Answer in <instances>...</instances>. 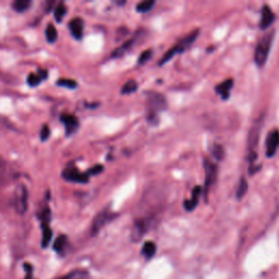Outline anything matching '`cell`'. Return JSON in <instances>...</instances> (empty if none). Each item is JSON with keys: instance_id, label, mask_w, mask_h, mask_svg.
<instances>
[{"instance_id": "obj_1", "label": "cell", "mask_w": 279, "mask_h": 279, "mask_svg": "<svg viewBox=\"0 0 279 279\" xmlns=\"http://www.w3.org/2000/svg\"><path fill=\"white\" fill-rule=\"evenodd\" d=\"M147 107V120L153 126H157L159 118L158 112L167 108V100L161 93L149 92L146 101Z\"/></svg>"}, {"instance_id": "obj_2", "label": "cell", "mask_w": 279, "mask_h": 279, "mask_svg": "<svg viewBox=\"0 0 279 279\" xmlns=\"http://www.w3.org/2000/svg\"><path fill=\"white\" fill-rule=\"evenodd\" d=\"M199 34H200V30L196 29V30H193L192 32H190L189 34L185 35L183 38L180 39L173 48H170L167 53L163 56V58H161V60H159L158 65L163 66L165 64H167L168 61L172 60L175 55L183 53V51L185 49H188L190 46L192 45L194 40L199 37Z\"/></svg>"}, {"instance_id": "obj_3", "label": "cell", "mask_w": 279, "mask_h": 279, "mask_svg": "<svg viewBox=\"0 0 279 279\" xmlns=\"http://www.w3.org/2000/svg\"><path fill=\"white\" fill-rule=\"evenodd\" d=\"M274 34H275V31H271L266 35L263 36V38L258 42L255 53H254V61L257 67L263 68L265 66L268 55H270V51L273 45L274 40Z\"/></svg>"}, {"instance_id": "obj_4", "label": "cell", "mask_w": 279, "mask_h": 279, "mask_svg": "<svg viewBox=\"0 0 279 279\" xmlns=\"http://www.w3.org/2000/svg\"><path fill=\"white\" fill-rule=\"evenodd\" d=\"M203 164H204V170H205V185H204L203 192L206 195V199H208L209 191L211 185H213L217 180V175H218V168H217V165L211 162L209 158H204Z\"/></svg>"}, {"instance_id": "obj_5", "label": "cell", "mask_w": 279, "mask_h": 279, "mask_svg": "<svg viewBox=\"0 0 279 279\" xmlns=\"http://www.w3.org/2000/svg\"><path fill=\"white\" fill-rule=\"evenodd\" d=\"M113 218V214L109 209H103L102 211H100L96 216L94 220L92 223V227H91V234L93 236L97 235L104 227L109 223V221Z\"/></svg>"}, {"instance_id": "obj_6", "label": "cell", "mask_w": 279, "mask_h": 279, "mask_svg": "<svg viewBox=\"0 0 279 279\" xmlns=\"http://www.w3.org/2000/svg\"><path fill=\"white\" fill-rule=\"evenodd\" d=\"M152 225V218L151 217H145V218H141L136 220V223L133 225L132 232H131V238L132 241H140L141 238L146 234L149 227Z\"/></svg>"}, {"instance_id": "obj_7", "label": "cell", "mask_w": 279, "mask_h": 279, "mask_svg": "<svg viewBox=\"0 0 279 279\" xmlns=\"http://www.w3.org/2000/svg\"><path fill=\"white\" fill-rule=\"evenodd\" d=\"M14 203L18 213L24 214L28 210V189L24 185H20L15 190Z\"/></svg>"}, {"instance_id": "obj_8", "label": "cell", "mask_w": 279, "mask_h": 279, "mask_svg": "<svg viewBox=\"0 0 279 279\" xmlns=\"http://www.w3.org/2000/svg\"><path fill=\"white\" fill-rule=\"evenodd\" d=\"M63 177L68 180V181H72V182H77V183H86L89 181L90 175L87 174V173L83 174L77 170L75 167H67L64 173H63Z\"/></svg>"}, {"instance_id": "obj_9", "label": "cell", "mask_w": 279, "mask_h": 279, "mask_svg": "<svg viewBox=\"0 0 279 279\" xmlns=\"http://www.w3.org/2000/svg\"><path fill=\"white\" fill-rule=\"evenodd\" d=\"M263 118H264V116H261L260 119H257L251 128L249 134V152H256L255 147L258 144V139H260L261 129L263 126Z\"/></svg>"}, {"instance_id": "obj_10", "label": "cell", "mask_w": 279, "mask_h": 279, "mask_svg": "<svg viewBox=\"0 0 279 279\" xmlns=\"http://www.w3.org/2000/svg\"><path fill=\"white\" fill-rule=\"evenodd\" d=\"M279 147V131L272 130L267 136L266 140V156L268 158L273 157L276 154Z\"/></svg>"}, {"instance_id": "obj_11", "label": "cell", "mask_w": 279, "mask_h": 279, "mask_svg": "<svg viewBox=\"0 0 279 279\" xmlns=\"http://www.w3.org/2000/svg\"><path fill=\"white\" fill-rule=\"evenodd\" d=\"M203 192V189L201 185H196V187L193 188L192 191V194H191V198L185 200L183 206H184V209L188 210V211H192L196 206L199 204V200H200V196Z\"/></svg>"}, {"instance_id": "obj_12", "label": "cell", "mask_w": 279, "mask_h": 279, "mask_svg": "<svg viewBox=\"0 0 279 279\" xmlns=\"http://www.w3.org/2000/svg\"><path fill=\"white\" fill-rule=\"evenodd\" d=\"M275 21V14L272 11V9L267 4H264L262 8V14H261V21H260V28L262 30H266L270 28Z\"/></svg>"}, {"instance_id": "obj_13", "label": "cell", "mask_w": 279, "mask_h": 279, "mask_svg": "<svg viewBox=\"0 0 279 279\" xmlns=\"http://www.w3.org/2000/svg\"><path fill=\"white\" fill-rule=\"evenodd\" d=\"M60 120L64 123L67 134H71L75 132L76 129L80 126L79 119H77L74 115H70V113H65V115L61 116Z\"/></svg>"}, {"instance_id": "obj_14", "label": "cell", "mask_w": 279, "mask_h": 279, "mask_svg": "<svg viewBox=\"0 0 279 279\" xmlns=\"http://www.w3.org/2000/svg\"><path fill=\"white\" fill-rule=\"evenodd\" d=\"M69 29L70 32L76 39H81L83 36V31H84V22L81 18H74L72 19L69 23Z\"/></svg>"}, {"instance_id": "obj_15", "label": "cell", "mask_w": 279, "mask_h": 279, "mask_svg": "<svg viewBox=\"0 0 279 279\" xmlns=\"http://www.w3.org/2000/svg\"><path fill=\"white\" fill-rule=\"evenodd\" d=\"M232 86H234V80L227 79L226 81L221 82V83H219L218 85H216L215 91L217 94H219L221 96V98L227 100L230 95V91L232 89Z\"/></svg>"}, {"instance_id": "obj_16", "label": "cell", "mask_w": 279, "mask_h": 279, "mask_svg": "<svg viewBox=\"0 0 279 279\" xmlns=\"http://www.w3.org/2000/svg\"><path fill=\"white\" fill-rule=\"evenodd\" d=\"M47 71L45 69H40L38 70L37 73H31L28 77V83L31 86H37L38 84H40V82L44 81L46 77H47Z\"/></svg>"}, {"instance_id": "obj_17", "label": "cell", "mask_w": 279, "mask_h": 279, "mask_svg": "<svg viewBox=\"0 0 279 279\" xmlns=\"http://www.w3.org/2000/svg\"><path fill=\"white\" fill-rule=\"evenodd\" d=\"M134 42H136V37L129 39V40H127L125 44L119 46L118 48H116L115 50L112 51V54H111L112 58H118V57H121L122 55H125L129 49H131L133 47Z\"/></svg>"}, {"instance_id": "obj_18", "label": "cell", "mask_w": 279, "mask_h": 279, "mask_svg": "<svg viewBox=\"0 0 279 279\" xmlns=\"http://www.w3.org/2000/svg\"><path fill=\"white\" fill-rule=\"evenodd\" d=\"M43 237H42V247H47L53 238V230L50 229L48 223H43Z\"/></svg>"}, {"instance_id": "obj_19", "label": "cell", "mask_w": 279, "mask_h": 279, "mask_svg": "<svg viewBox=\"0 0 279 279\" xmlns=\"http://www.w3.org/2000/svg\"><path fill=\"white\" fill-rule=\"evenodd\" d=\"M87 278H89V273H87L86 271L75 270L57 279H87Z\"/></svg>"}, {"instance_id": "obj_20", "label": "cell", "mask_w": 279, "mask_h": 279, "mask_svg": "<svg viewBox=\"0 0 279 279\" xmlns=\"http://www.w3.org/2000/svg\"><path fill=\"white\" fill-rule=\"evenodd\" d=\"M67 245H68V238L65 235H61L54 242V250L61 254L66 250Z\"/></svg>"}, {"instance_id": "obj_21", "label": "cell", "mask_w": 279, "mask_h": 279, "mask_svg": "<svg viewBox=\"0 0 279 279\" xmlns=\"http://www.w3.org/2000/svg\"><path fill=\"white\" fill-rule=\"evenodd\" d=\"M142 253L146 258H152L155 255V253H156V244L152 241L145 242L142 247Z\"/></svg>"}, {"instance_id": "obj_22", "label": "cell", "mask_w": 279, "mask_h": 279, "mask_svg": "<svg viewBox=\"0 0 279 279\" xmlns=\"http://www.w3.org/2000/svg\"><path fill=\"white\" fill-rule=\"evenodd\" d=\"M247 188H249V185H247V181L244 177H242L239 181V184H238V188H237V200H241L244 196L246 194L247 192Z\"/></svg>"}, {"instance_id": "obj_23", "label": "cell", "mask_w": 279, "mask_h": 279, "mask_svg": "<svg viewBox=\"0 0 279 279\" xmlns=\"http://www.w3.org/2000/svg\"><path fill=\"white\" fill-rule=\"evenodd\" d=\"M138 82L136 80H129L127 83L122 86L121 89V94L123 95H129L132 93L138 91Z\"/></svg>"}, {"instance_id": "obj_24", "label": "cell", "mask_w": 279, "mask_h": 279, "mask_svg": "<svg viewBox=\"0 0 279 279\" xmlns=\"http://www.w3.org/2000/svg\"><path fill=\"white\" fill-rule=\"evenodd\" d=\"M46 38L49 43H55L57 38H58V32H57V29L54 27L53 24H48L47 28L45 30Z\"/></svg>"}, {"instance_id": "obj_25", "label": "cell", "mask_w": 279, "mask_h": 279, "mask_svg": "<svg viewBox=\"0 0 279 279\" xmlns=\"http://www.w3.org/2000/svg\"><path fill=\"white\" fill-rule=\"evenodd\" d=\"M31 3L32 2H31L30 0H15V1L12 3V8L17 12H24L29 9Z\"/></svg>"}, {"instance_id": "obj_26", "label": "cell", "mask_w": 279, "mask_h": 279, "mask_svg": "<svg viewBox=\"0 0 279 279\" xmlns=\"http://www.w3.org/2000/svg\"><path fill=\"white\" fill-rule=\"evenodd\" d=\"M155 2L154 0H146V1H142L138 3L137 6V11L140 13H146L148 11H151L153 9V7L155 6Z\"/></svg>"}, {"instance_id": "obj_27", "label": "cell", "mask_w": 279, "mask_h": 279, "mask_svg": "<svg viewBox=\"0 0 279 279\" xmlns=\"http://www.w3.org/2000/svg\"><path fill=\"white\" fill-rule=\"evenodd\" d=\"M211 155L216 161H223L225 158V148L220 144H214L211 147Z\"/></svg>"}, {"instance_id": "obj_28", "label": "cell", "mask_w": 279, "mask_h": 279, "mask_svg": "<svg viewBox=\"0 0 279 279\" xmlns=\"http://www.w3.org/2000/svg\"><path fill=\"white\" fill-rule=\"evenodd\" d=\"M67 14V7L65 3H59L57 8L55 9V19L57 22H61L65 18V15Z\"/></svg>"}, {"instance_id": "obj_29", "label": "cell", "mask_w": 279, "mask_h": 279, "mask_svg": "<svg viewBox=\"0 0 279 279\" xmlns=\"http://www.w3.org/2000/svg\"><path fill=\"white\" fill-rule=\"evenodd\" d=\"M57 84L63 87H67V89H75L77 86L76 82L72 79H59Z\"/></svg>"}, {"instance_id": "obj_30", "label": "cell", "mask_w": 279, "mask_h": 279, "mask_svg": "<svg viewBox=\"0 0 279 279\" xmlns=\"http://www.w3.org/2000/svg\"><path fill=\"white\" fill-rule=\"evenodd\" d=\"M152 54H153V51L152 49H147V50H144L143 53L140 55L139 57V60H138V64L141 66V65H144V64H146L147 61L152 58Z\"/></svg>"}, {"instance_id": "obj_31", "label": "cell", "mask_w": 279, "mask_h": 279, "mask_svg": "<svg viewBox=\"0 0 279 279\" xmlns=\"http://www.w3.org/2000/svg\"><path fill=\"white\" fill-rule=\"evenodd\" d=\"M50 136V130H49V127L48 126H44L42 128V131H40V139H42V141H46Z\"/></svg>"}, {"instance_id": "obj_32", "label": "cell", "mask_w": 279, "mask_h": 279, "mask_svg": "<svg viewBox=\"0 0 279 279\" xmlns=\"http://www.w3.org/2000/svg\"><path fill=\"white\" fill-rule=\"evenodd\" d=\"M103 170H104V167L102 166V165H96V166H94L93 168H91L89 170V173H87V174L91 175V174H101Z\"/></svg>"}, {"instance_id": "obj_33", "label": "cell", "mask_w": 279, "mask_h": 279, "mask_svg": "<svg viewBox=\"0 0 279 279\" xmlns=\"http://www.w3.org/2000/svg\"><path fill=\"white\" fill-rule=\"evenodd\" d=\"M4 173H6V164L0 158V180H1V178L4 175Z\"/></svg>"}]
</instances>
